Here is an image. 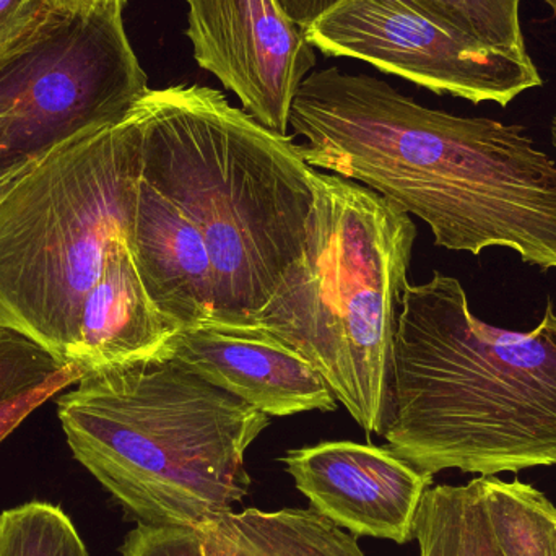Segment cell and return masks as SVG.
<instances>
[{
	"mask_svg": "<svg viewBox=\"0 0 556 556\" xmlns=\"http://www.w3.org/2000/svg\"><path fill=\"white\" fill-rule=\"evenodd\" d=\"M420 556H556V506L496 476L431 486L415 516Z\"/></svg>",
	"mask_w": 556,
	"mask_h": 556,
	"instance_id": "8fae6325",
	"label": "cell"
},
{
	"mask_svg": "<svg viewBox=\"0 0 556 556\" xmlns=\"http://www.w3.org/2000/svg\"><path fill=\"white\" fill-rule=\"evenodd\" d=\"M195 61L257 123L288 136L294 97L316 65L314 46L277 0H185Z\"/></svg>",
	"mask_w": 556,
	"mask_h": 556,
	"instance_id": "9c48e42d",
	"label": "cell"
},
{
	"mask_svg": "<svg viewBox=\"0 0 556 556\" xmlns=\"http://www.w3.org/2000/svg\"><path fill=\"white\" fill-rule=\"evenodd\" d=\"M181 329L153 303L126 238H119L85 298L67 363L91 372L153 358L166 352Z\"/></svg>",
	"mask_w": 556,
	"mask_h": 556,
	"instance_id": "5bb4252c",
	"label": "cell"
},
{
	"mask_svg": "<svg viewBox=\"0 0 556 556\" xmlns=\"http://www.w3.org/2000/svg\"><path fill=\"white\" fill-rule=\"evenodd\" d=\"M303 254L254 327L326 379L366 433L391 414L392 349L417 228L378 192L316 172Z\"/></svg>",
	"mask_w": 556,
	"mask_h": 556,
	"instance_id": "5b68a950",
	"label": "cell"
},
{
	"mask_svg": "<svg viewBox=\"0 0 556 556\" xmlns=\"http://www.w3.org/2000/svg\"><path fill=\"white\" fill-rule=\"evenodd\" d=\"M3 329H5V327H3L2 324H0V332H2Z\"/></svg>",
	"mask_w": 556,
	"mask_h": 556,
	"instance_id": "4316f807",
	"label": "cell"
},
{
	"mask_svg": "<svg viewBox=\"0 0 556 556\" xmlns=\"http://www.w3.org/2000/svg\"><path fill=\"white\" fill-rule=\"evenodd\" d=\"M58 9L55 0H0V55L25 41Z\"/></svg>",
	"mask_w": 556,
	"mask_h": 556,
	"instance_id": "44dd1931",
	"label": "cell"
},
{
	"mask_svg": "<svg viewBox=\"0 0 556 556\" xmlns=\"http://www.w3.org/2000/svg\"><path fill=\"white\" fill-rule=\"evenodd\" d=\"M85 375L87 372L80 366L75 365V363H67L48 381L16 395V397L2 402L0 404V443L7 437H10L36 408L41 407L49 399L74 386Z\"/></svg>",
	"mask_w": 556,
	"mask_h": 556,
	"instance_id": "d6986e66",
	"label": "cell"
},
{
	"mask_svg": "<svg viewBox=\"0 0 556 556\" xmlns=\"http://www.w3.org/2000/svg\"><path fill=\"white\" fill-rule=\"evenodd\" d=\"M149 90L123 10H55L0 55V178L84 130L124 119Z\"/></svg>",
	"mask_w": 556,
	"mask_h": 556,
	"instance_id": "52a82bcc",
	"label": "cell"
},
{
	"mask_svg": "<svg viewBox=\"0 0 556 556\" xmlns=\"http://www.w3.org/2000/svg\"><path fill=\"white\" fill-rule=\"evenodd\" d=\"M545 3L551 7L552 12H554V15L556 16V0H545Z\"/></svg>",
	"mask_w": 556,
	"mask_h": 556,
	"instance_id": "484cf974",
	"label": "cell"
},
{
	"mask_svg": "<svg viewBox=\"0 0 556 556\" xmlns=\"http://www.w3.org/2000/svg\"><path fill=\"white\" fill-rule=\"evenodd\" d=\"M139 175L132 108L33 160L0 201V324L61 365L111 244L129 237Z\"/></svg>",
	"mask_w": 556,
	"mask_h": 556,
	"instance_id": "8992f818",
	"label": "cell"
},
{
	"mask_svg": "<svg viewBox=\"0 0 556 556\" xmlns=\"http://www.w3.org/2000/svg\"><path fill=\"white\" fill-rule=\"evenodd\" d=\"M121 556H204L201 539L191 529L137 525L124 539Z\"/></svg>",
	"mask_w": 556,
	"mask_h": 556,
	"instance_id": "ffe728a7",
	"label": "cell"
},
{
	"mask_svg": "<svg viewBox=\"0 0 556 556\" xmlns=\"http://www.w3.org/2000/svg\"><path fill=\"white\" fill-rule=\"evenodd\" d=\"M307 165L378 192L430 227L437 247L506 248L556 270V162L525 127L431 110L388 81L324 68L290 113Z\"/></svg>",
	"mask_w": 556,
	"mask_h": 556,
	"instance_id": "6da1fadb",
	"label": "cell"
},
{
	"mask_svg": "<svg viewBox=\"0 0 556 556\" xmlns=\"http://www.w3.org/2000/svg\"><path fill=\"white\" fill-rule=\"evenodd\" d=\"M198 534L204 556H365L355 535L313 506L230 511Z\"/></svg>",
	"mask_w": 556,
	"mask_h": 556,
	"instance_id": "9a60e30c",
	"label": "cell"
},
{
	"mask_svg": "<svg viewBox=\"0 0 556 556\" xmlns=\"http://www.w3.org/2000/svg\"><path fill=\"white\" fill-rule=\"evenodd\" d=\"M140 176L199 228L211 257L214 324L254 327L303 254L313 179L293 142L201 85L149 90L134 106Z\"/></svg>",
	"mask_w": 556,
	"mask_h": 556,
	"instance_id": "3957f363",
	"label": "cell"
},
{
	"mask_svg": "<svg viewBox=\"0 0 556 556\" xmlns=\"http://www.w3.org/2000/svg\"><path fill=\"white\" fill-rule=\"evenodd\" d=\"M382 437L421 472L518 473L556 466V311L528 332L470 311L457 278L407 285Z\"/></svg>",
	"mask_w": 556,
	"mask_h": 556,
	"instance_id": "7a4b0ae2",
	"label": "cell"
},
{
	"mask_svg": "<svg viewBox=\"0 0 556 556\" xmlns=\"http://www.w3.org/2000/svg\"><path fill=\"white\" fill-rule=\"evenodd\" d=\"M551 134H552V143H554V147L556 149V114L554 116V119H552Z\"/></svg>",
	"mask_w": 556,
	"mask_h": 556,
	"instance_id": "d4e9b609",
	"label": "cell"
},
{
	"mask_svg": "<svg viewBox=\"0 0 556 556\" xmlns=\"http://www.w3.org/2000/svg\"><path fill=\"white\" fill-rule=\"evenodd\" d=\"M62 10L77 15L106 12V10H124L127 0H55Z\"/></svg>",
	"mask_w": 556,
	"mask_h": 556,
	"instance_id": "603a6c76",
	"label": "cell"
},
{
	"mask_svg": "<svg viewBox=\"0 0 556 556\" xmlns=\"http://www.w3.org/2000/svg\"><path fill=\"white\" fill-rule=\"evenodd\" d=\"M127 244L147 293L163 314L182 329L214 323V274L204 237L140 175Z\"/></svg>",
	"mask_w": 556,
	"mask_h": 556,
	"instance_id": "4fadbf2b",
	"label": "cell"
},
{
	"mask_svg": "<svg viewBox=\"0 0 556 556\" xmlns=\"http://www.w3.org/2000/svg\"><path fill=\"white\" fill-rule=\"evenodd\" d=\"M165 353L269 417L333 412L339 405L304 356L257 327H186Z\"/></svg>",
	"mask_w": 556,
	"mask_h": 556,
	"instance_id": "7c38bea8",
	"label": "cell"
},
{
	"mask_svg": "<svg viewBox=\"0 0 556 556\" xmlns=\"http://www.w3.org/2000/svg\"><path fill=\"white\" fill-rule=\"evenodd\" d=\"M304 31L323 54L358 59L473 104L506 108L542 85L531 55L472 45L405 0H346Z\"/></svg>",
	"mask_w": 556,
	"mask_h": 556,
	"instance_id": "ba28073f",
	"label": "cell"
},
{
	"mask_svg": "<svg viewBox=\"0 0 556 556\" xmlns=\"http://www.w3.org/2000/svg\"><path fill=\"white\" fill-rule=\"evenodd\" d=\"M311 506L355 538L415 541V516L433 476L391 447L326 441L281 457Z\"/></svg>",
	"mask_w": 556,
	"mask_h": 556,
	"instance_id": "30bf717a",
	"label": "cell"
},
{
	"mask_svg": "<svg viewBox=\"0 0 556 556\" xmlns=\"http://www.w3.org/2000/svg\"><path fill=\"white\" fill-rule=\"evenodd\" d=\"M74 386L58 397L72 456L137 525L199 532L250 492L244 456L269 415L178 359L162 353Z\"/></svg>",
	"mask_w": 556,
	"mask_h": 556,
	"instance_id": "277c9868",
	"label": "cell"
},
{
	"mask_svg": "<svg viewBox=\"0 0 556 556\" xmlns=\"http://www.w3.org/2000/svg\"><path fill=\"white\" fill-rule=\"evenodd\" d=\"M443 26L447 31L472 45L529 54L522 35L521 0H405Z\"/></svg>",
	"mask_w": 556,
	"mask_h": 556,
	"instance_id": "2e32d148",
	"label": "cell"
},
{
	"mask_svg": "<svg viewBox=\"0 0 556 556\" xmlns=\"http://www.w3.org/2000/svg\"><path fill=\"white\" fill-rule=\"evenodd\" d=\"M0 556H90L61 506L28 502L0 513Z\"/></svg>",
	"mask_w": 556,
	"mask_h": 556,
	"instance_id": "e0dca14e",
	"label": "cell"
},
{
	"mask_svg": "<svg viewBox=\"0 0 556 556\" xmlns=\"http://www.w3.org/2000/svg\"><path fill=\"white\" fill-rule=\"evenodd\" d=\"M38 343L12 329L0 332V404L42 384L64 368Z\"/></svg>",
	"mask_w": 556,
	"mask_h": 556,
	"instance_id": "ac0fdd59",
	"label": "cell"
},
{
	"mask_svg": "<svg viewBox=\"0 0 556 556\" xmlns=\"http://www.w3.org/2000/svg\"><path fill=\"white\" fill-rule=\"evenodd\" d=\"M31 162L25 163V165L12 169V172L7 173V175H3L2 178H0V201H2L3 195H5L7 192L10 191V188H12V185L13 182H15V179L18 178V176L22 175L23 172H25L26 166H28Z\"/></svg>",
	"mask_w": 556,
	"mask_h": 556,
	"instance_id": "cb8c5ba5",
	"label": "cell"
},
{
	"mask_svg": "<svg viewBox=\"0 0 556 556\" xmlns=\"http://www.w3.org/2000/svg\"><path fill=\"white\" fill-rule=\"evenodd\" d=\"M281 9L301 28H309L320 16L332 12L340 3L346 0H277Z\"/></svg>",
	"mask_w": 556,
	"mask_h": 556,
	"instance_id": "7402d4cb",
	"label": "cell"
}]
</instances>
